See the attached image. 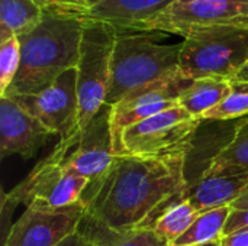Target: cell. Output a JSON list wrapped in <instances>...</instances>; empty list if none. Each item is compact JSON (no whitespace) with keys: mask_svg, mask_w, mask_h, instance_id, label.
<instances>
[{"mask_svg":"<svg viewBox=\"0 0 248 246\" xmlns=\"http://www.w3.org/2000/svg\"><path fill=\"white\" fill-rule=\"evenodd\" d=\"M176 0H100L84 19L112 25L118 30H137Z\"/></svg>","mask_w":248,"mask_h":246,"instance_id":"15","label":"cell"},{"mask_svg":"<svg viewBox=\"0 0 248 246\" xmlns=\"http://www.w3.org/2000/svg\"><path fill=\"white\" fill-rule=\"evenodd\" d=\"M187 152L166 157L116 154L110 168L81 196L86 216L112 229L153 228L187 186Z\"/></svg>","mask_w":248,"mask_h":246,"instance_id":"1","label":"cell"},{"mask_svg":"<svg viewBox=\"0 0 248 246\" xmlns=\"http://www.w3.org/2000/svg\"><path fill=\"white\" fill-rule=\"evenodd\" d=\"M20 67V42L17 36L0 43V97L9 91Z\"/></svg>","mask_w":248,"mask_h":246,"instance_id":"23","label":"cell"},{"mask_svg":"<svg viewBox=\"0 0 248 246\" xmlns=\"http://www.w3.org/2000/svg\"><path fill=\"white\" fill-rule=\"evenodd\" d=\"M116 36L118 29L112 25L86 19L76 67L78 135L106 104Z\"/></svg>","mask_w":248,"mask_h":246,"instance_id":"6","label":"cell"},{"mask_svg":"<svg viewBox=\"0 0 248 246\" xmlns=\"http://www.w3.org/2000/svg\"><path fill=\"white\" fill-rule=\"evenodd\" d=\"M78 232L94 246H167L153 228L112 229L86 215L78 226Z\"/></svg>","mask_w":248,"mask_h":246,"instance_id":"17","label":"cell"},{"mask_svg":"<svg viewBox=\"0 0 248 246\" xmlns=\"http://www.w3.org/2000/svg\"><path fill=\"white\" fill-rule=\"evenodd\" d=\"M199 212L182 194L169 204L153 225L157 236L167 246H171L196 220Z\"/></svg>","mask_w":248,"mask_h":246,"instance_id":"20","label":"cell"},{"mask_svg":"<svg viewBox=\"0 0 248 246\" xmlns=\"http://www.w3.org/2000/svg\"><path fill=\"white\" fill-rule=\"evenodd\" d=\"M78 1H80L81 4H84L87 9H90L92 6H94V4H96V3H99L100 0H78Z\"/></svg>","mask_w":248,"mask_h":246,"instance_id":"30","label":"cell"},{"mask_svg":"<svg viewBox=\"0 0 248 246\" xmlns=\"http://www.w3.org/2000/svg\"><path fill=\"white\" fill-rule=\"evenodd\" d=\"M44 12L86 17L89 9L78 0H35Z\"/></svg>","mask_w":248,"mask_h":246,"instance_id":"24","label":"cell"},{"mask_svg":"<svg viewBox=\"0 0 248 246\" xmlns=\"http://www.w3.org/2000/svg\"><path fill=\"white\" fill-rule=\"evenodd\" d=\"M248 188V173L202 175L195 183H187L182 199L187 200L199 213L231 206Z\"/></svg>","mask_w":248,"mask_h":246,"instance_id":"14","label":"cell"},{"mask_svg":"<svg viewBox=\"0 0 248 246\" xmlns=\"http://www.w3.org/2000/svg\"><path fill=\"white\" fill-rule=\"evenodd\" d=\"M57 246H94L83 233H80L78 231L74 232L73 235L67 236L64 241H61Z\"/></svg>","mask_w":248,"mask_h":246,"instance_id":"27","label":"cell"},{"mask_svg":"<svg viewBox=\"0 0 248 246\" xmlns=\"http://www.w3.org/2000/svg\"><path fill=\"white\" fill-rule=\"evenodd\" d=\"M232 80L234 81H248V61L247 64L237 72V75Z\"/></svg>","mask_w":248,"mask_h":246,"instance_id":"29","label":"cell"},{"mask_svg":"<svg viewBox=\"0 0 248 246\" xmlns=\"http://www.w3.org/2000/svg\"><path fill=\"white\" fill-rule=\"evenodd\" d=\"M231 210V206H224L199 213L192 226L171 246L202 245L221 239Z\"/></svg>","mask_w":248,"mask_h":246,"instance_id":"21","label":"cell"},{"mask_svg":"<svg viewBox=\"0 0 248 246\" xmlns=\"http://www.w3.org/2000/svg\"><path fill=\"white\" fill-rule=\"evenodd\" d=\"M248 20V0H176L137 30L186 36L192 30Z\"/></svg>","mask_w":248,"mask_h":246,"instance_id":"8","label":"cell"},{"mask_svg":"<svg viewBox=\"0 0 248 246\" xmlns=\"http://www.w3.org/2000/svg\"><path fill=\"white\" fill-rule=\"evenodd\" d=\"M84 215L81 202L67 207L31 203L10 228L3 246H57L78 231Z\"/></svg>","mask_w":248,"mask_h":246,"instance_id":"9","label":"cell"},{"mask_svg":"<svg viewBox=\"0 0 248 246\" xmlns=\"http://www.w3.org/2000/svg\"><path fill=\"white\" fill-rule=\"evenodd\" d=\"M248 116V81H234L231 93L201 120H231Z\"/></svg>","mask_w":248,"mask_h":246,"instance_id":"22","label":"cell"},{"mask_svg":"<svg viewBox=\"0 0 248 246\" xmlns=\"http://www.w3.org/2000/svg\"><path fill=\"white\" fill-rule=\"evenodd\" d=\"M163 33L118 30L106 106L147 84L182 75L180 43H161Z\"/></svg>","mask_w":248,"mask_h":246,"instance_id":"3","label":"cell"},{"mask_svg":"<svg viewBox=\"0 0 248 246\" xmlns=\"http://www.w3.org/2000/svg\"><path fill=\"white\" fill-rule=\"evenodd\" d=\"M248 173V116L234 129L231 139L209 159L205 175Z\"/></svg>","mask_w":248,"mask_h":246,"instance_id":"19","label":"cell"},{"mask_svg":"<svg viewBox=\"0 0 248 246\" xmlns=\"http://www.w3.org/2000/svg\"><path fill=\"white\" fill-rule=\"evenodd\" d=\"M60 141L77 133V72L65 71L52 86L33 96H9Z\"/></svg>","mask_w":248,"mask_h":246,"instance_id":"10","label":"cell"},{"mask_svg":"<svg viewBox=\"0 0 248 246\" xmlns=\"http://www.w3.org/2000/svg\"><path fill=\"white\" fill-rule=\"evenodd\" d=\"M84 17L45 12L42 22L19 38L20 67L6 96H33L78 62Z\"/></svg>","mask_w":248,"mask_h":246,"instance_id":"2","label":"cell"},{"mask_svg":"<svg viewBox=\"0 0 248 246\" xmlns=\"http://www.w3.org/2000/svg\"><path fill=\"white\" fill-rule=\"evenodd\" d=\"M192 246H221V239L214 241V242H208V244H202V245H192Z\"/></svg>","mask_w":248,"mask_h":246,"instance_id":"31","label":"cell"},{"mask_svg":"<svg viewBox=\"0 0 248 246\" xmlns=\"http://www.w3.org/2000/svg\"><path fill=\"white\" fill-rule=\"evenodd\" d=\"M241 229H248V209H232L228 216L224 235H230Z\"/></svg>","mask_w":248,"mask_h":246,"instance_id":"25","label":"cell"},{"mask_svg":"<svg viewBox=\"0 0 248 246\" xmlns=\"http://www.w3.org/2000/svg\"><path fill=\"white\" fill-rule=\"evenodd\" d=\"M110 106L103 109L81 130L77 144L65 158V165L74 173L94 181L102 177L115 159L113 138L109 123Z\"/></svg>","mask_w":248,"mask_h":246,"instance_id":"12","label":"cell"},{"mask_svg":"<svg viewBox=\"0 0 248 246\" xmlns=\"http://www.w3.org/2000/svg\"><path fill=\"white\" fill-rule=\"evenodd\" d=\"M45 12L35 0H0V43L33 30Z\"/></svg>","mask_w":248,"mask_h":246,"instance_id":"18","label":"cell"},{"mask_svg":"<svg viewBox=\"0 0 248 246\" xmlns=\"http://www.w3.org/2000/svg\"><path fill=\"white\" fill-rule=\"evenodd\" d=\"M221 246H248V229H241L230 235H222Z\"/></svg>","mask_w":248,"mask_h":246,"instance_id":"26","label":"cell"},{"mask_svg":"<svg viewBox=\"0 0 248 246\" xmlns=\"http://www.w3.org/2000/svg\"><path fill=\"white\" fill-rule=\"evenodd\" d=\"M248 61V20L192 30L182 41L180 71L187 80H232Z\"/></svg>","mask_w":248,"mask_h":246,"instance_id":"4","label":"cell"},{"mask_svg":"<svg viewBox=\"0 0 248 246\" xmlns=\"http://www.w3.org/2000/svg\"><path fill=\"white\" fill-rule=\"evenodd\" d=\"M80 135L60 141L29 175L12 191L3 196L1 210L10 213L19 204L44 203L51 207H67L81 200L89 180L65 165V158L77 144Z\"/></svg>","mask_w":248,"mask_h":246,"instance_id":"5","label":"cell"},{"mask_svg":"<svg viewBox=\"0 0 248 246\" xmlns=\"http://www.w3.org/2000/svg\"><path fill=\"white\" fill-rule=\"evenodd\" d=\"M232 209H248V188L231 204Z\"/></svg>","mask_w":248,"mask_h":246,"instance_id":"28","label":"cell"},{"mask_svg":"<svg viewBox=\"0 0 248 246\" xmlns=\"http://www.w3.org/2000/svg\"><path fill=\"white\" fill-rule=\"evenodd\" d=\"M201 120L177 106L124 129L115 139V154L166 157L187 152Z\"/></svg>","mask_w":248,"mask_h":246,"instance_id":"7","label":"cell"},{"mask_svg":"<svg viewBox=\"0 0 248 246\" xmlns=\"http://www.w3.org/2000/svg\"><path fill=\"white\" fill-rule=\"evenodd\" d=\"M232 90V80L205 77L190 80L179 94V106L196 119L217 107ZM202 122V120H201Z\"/></svg>","mask_w":248,"mask_h":246,"instance_id":"16","label":"cell"},{"mask_svg":"<svg viewBox=\"0 0 248 246\" xmlns=\"http://www.w3.org/2000/svg\"><path fill=\"white\" fill-rule=\"evenodd\" d=\"M55 136L41 122L25 112L12 97H0V155L33 158Z\"/></svg>","mask_w":248,"mask_h":246,"instance_id":"13","label":"cell"},{"mask_svg":"<svg viewBox=\"0 0 248 246\" xmlns=\"http://www.w3.org/2000/svg\"><path fill=\"white\" fill-rule=\"evenodd\" d=\"M183 74L164 78L126 94L110 106L109 123L115 139L124 129L134 126L154 115L179 106V94L189 84Z\"/></svg>","mask_w":248,"mask_h":246,"instance_id":"11","label":"cell"}]
</instances>
